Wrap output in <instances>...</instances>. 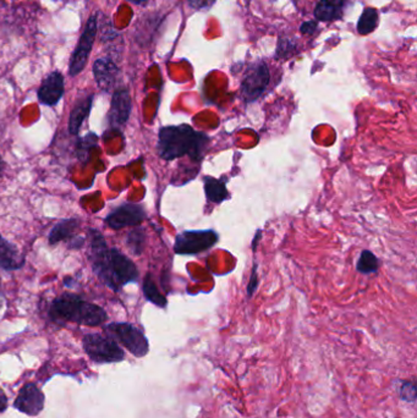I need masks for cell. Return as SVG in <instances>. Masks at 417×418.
<instances>
[{
	"mask_svg": "<svg viewBox=\"0 0 417 418\" xmlns=\"http://www.w3.org/2000/svg\"><path fill=\"white\" fill-rule=\"evenodd\" d=\"M259 279L257 275V263H254V268H252V273H251V277H250V282L248 285V297H252L254 294V291L257 290L259 286Z\"/></svg>",
	"mask_w": 417,
	"mask_h": 418,
	"instance_id": "cell-25",
	"label": "cell"
},
{
	"mask_svg": "<svg viewBox=\"0 0 417 418\" xmlns=\"http://www.w3.org/2000/svg\"><path fill=\"white\" fill-rule=\"evenodd\" d=\"M346 4L348 0H317L315 17L323 23L342 20Z\"/></svg>",
	"mask_w": 417,
	"mask_h": 418,
	"instance_id": "cell-16",
	"label": "cell"
},
{
	"mask_svg": "<svg viewBox=\"0 0 417 418\" xmlns=\"http://www.w3.org/2000/svg\"><path fill=\"white\" fill-rule=\"evenodd\" d=\"M49 316L53 322L59 324L70 322L87 327H98L108 319L107 312L101 306L91 304L70 293L60 295L51 301Z\"/></svg>",
	"mask_w": 417,
	"mask_h": 418,
	"instance_id": "cell-3",
	"label": "cell"
},
{
	"mask_svg": "<svg viewBox=\"0 0 417 418\" xmlns=\"http://www.w3.org/2000/svg\"><path fill=\"white\" fill-rule=\"evenodd\" d=\"M147 236L145 229L141 226H135V229H132L129 232L126 236V246L130 249V252L135 256H141L146 247Z\"/></svg>",
	"mask_w": 417,
	"mask_h": 418,
	"instance_id": "cell-19",
	"label": "cell"
},
{
	"mask_svg": "<svg viewBox=\"0 0 417 418\" xmlns=\"http://www.w3.org/2000/svg\"><path fill=\"white\" fill-rule=\"evenodd\" d=\"M87 238L92 271L107 288L118 293L125 285L139 280L140 273L135 263L119 249L108 247L101 232L90 229Z\"/></svg>",
	"mask_w": 417,
	"mask_h": 418,
	"instance_id": "cell-1",
	"label": "cell"
},
{
	"mask_svg": "<svg viewBox=\"0 0 417 418\" xmlns=\"http://www.w3.org/2000/svg\"><path fill=\"white\" fill-rule=\"evenodd\" d=\"M8 407V397L5 393L0 389V413H4Z\"/></svg>",
	"mask_w": 417,
	"mask_h": 418,
	"instance_id": "cell-29",
	"label": "cell"
},
{
	"mask_svg": "<svg viewBox=\"0 0 417 418\" xmlns=\"http://www.w3.org/2000/svg\"><path fill=\"white\" fill-rule=\"evenodd\" d=\"M97 16H98V12L93 14L87 20L85 29L81 34L78 45H76L73 56H71L70 64H69V75L71 77H76L78 75L81 74L84 71V69L86 68V65H87L88 57H90L92 47H93L95 40H96L97 32H98Z\"/></svg>",
	"mask_w": 417,
	"mask_h": 418,
	"instance_id": "cell-8",
	"label": "cell"
},
{
	"mask_svg": "<svg viewBox=\"0 0 417 418\" xmlns=\"http://www.w3.org/2000/svg\"><path fill=\"white\" fill-rule=\"evenodd\" d=\"M203 182H204V193L209 202L215 204H222L229 197L226 180H220L212 176H204Z\"/></svg>",
	"mask_w": 417,
	"mask_h": 418,
	"instance_id": "cell-18",
	"label": "cell"
},
{
	"mask_svg": "<svg viewBox=\"0 0 417 418\" xmlns=\"http://www.w3.org/2000/svg\"><path fill=\"white\" fill-rule=\"evenodd\" d=\"M147 213L141 204H124L119 206L106 217L104 223L114 230L135 228L146 221Z\"/></svg>",
	"mask_w": 417,
	"mask_h": 418,
	"instance_id": "cell-9",
	"label": "cell"
},
{
	"mask_svg": "<svg viewBox=\"0 0 417 418\" xmlns=\"http://www.w3.org/2000/svg\"><path fill=\"white\" fill-rule=\"evenodd\" d=\"M218 241L219 235L213 229L187 230L176 235L173 249L176 254L196 256L215 247Z\"/></svg>",
	"mask_w": 417,
	"mask_h": 418,
	"instance_id": "cell-5",
	"label": "cell"
},
{
	"mask_svg": "<svg viewBox=\"0 0 417 418\" xmlns=\"http://www.w3.org/2000/svg\"><path fill=\"white\" fill-rule=\"evenodd\" d=\"M378 23H379V15L374 8H365V10L362 12L359 23L356 25L357 32L366 36L368 34H372L374 29H377Z\"/></svg>",
	"mask_w": 417,
	"mask_h": 418,
	"instance_id": "cell-20",
	"label": "cell"
},
{
	"mask_svg": "<svg viewBox=\"0 0 417 418\" xmlns=\"http://www.w3.org/2000/svg\"><path fill=\"white\" fill-rule=\"evenodd\" d=\"M4 169H5V163H4V160H3L1 156H0V177L4 174Z\"/></svg>",
	"mask_w": 417,
	"mask_h": 418,
	"instance_id": "cell-30",
	"label": "cell"
},
{
	"mask_svg": "<svg viewBox=\"0 0 417 418\" xmlns=\"http://www.w3.org/2000/svg\"><path fill=\"white\" fill-rule=\"evenodd\" d=\"M84 350L91 360L99 363L123 361L125 352L117 341L101 334H87L82 340Z\"/></svg>",
	"mask_w": 417,
	"mask_h": 418,
	"instance_id": "cell-6",
	"label": "cell"
},
{
	"mask_svg": "<svg viewBox=\"0 0 417 418\" xmlns=\"http://www.w3.org/2000/svg\"><path fill=\"white\" fill-rule=\"evenodd\" d=\"M270 69L262 60L254 62L246 69L241 79V96L246 103H254L265 93L270 85Z\"/></svg>",
	"mask_w": 417,
	"mask_h": 418,
	"instance_id": "cell-7",
	"label": "cell"
},
{
	"mask_svg": "<svg viewBox=\"0 0 417 418\" xmlns=\"http://www.w3.org/2000/svg\"><path fill=\"white\" fill-rule=\"evenodd\" d=\"M108 338L125 346L134 356H146L150 351V343L145 334L130 323H110L104 327Z\"/></svg>",
	"mask_w": 417,
	"mask_h": 418,
	"instance_id": "cell-4",
	"label": "cell"
},
{
	"mask_svg": "<svg viewBox=\"0 0 417 418\" xmlns=\"http://www.w3.org/2000/svg\"><path fill=\"white\" fill-rule=\"evenodd\" d=\"M26 263L25 256L14 243L0 234V268L3 271H20Z\"/></svg>",
	"mask_w": 417,
	"mask_h": 418,
	"instance_id": "cell-14",
	"label": "cell"
},
{
	"mask_svg": "<svg viewBox=\"0 0 417 418\" xmlns=\"http://www.w3.org/2000/svg\"><path fill=\"white\" fill-rule=\"evenodd\" d=\"M301 34H313L317 31V23L316 21H307L301 25L300 27Z\"/></svg>",
	"mask_w": 417,
	"mask_h": 418,
	"instance_id": "cell-28",
	"label": "cell"
},
{
	"mask_svg": "<svg viewBox=\"0 0 417 418\" xmlns=\"http://www.w3.org/2000/svg\"><path fill=\"white\" fill-rule=\"evenodd\" d=\"M142 290H143V294H145L147 301L152 302L153 305L160 307V308H165L167 307L168 301L164 297V295L159 293L158 288H157L156 283L153 282L151 274H147L146 278H145Z\"/></svg>",
	"mask_w": 417,
	"mask_h": 418,
	"instance_id": "cell-21",
	"label": "cell"
},
{
	"mask_svg": "<svg viewBox=\"0 0 417 418\" xmlns=\"http://www.w3.org/2000/svg\"><path fill=\"white\" fill-rule=\"evenodd\" d=\"M86 240L87 238L85 236H80V235L76 234L73 238H69L68 241H67V246H68L69 249H82L85 246Z\"/></svg>",
	"mask_w": 417,
	"mask_h": 418,
	"instance_id": "cell-27",
	"label": "cell"
},
{
	"mask_svg": "<svg viewBox=\"0 0 417 418\" xmlns=\"http://www.w3.org/2000/svg\"><path fill=\"white\" fill-rule=\"evenodd\" d=\"M43 406L45 395L34 383L23 385L14 402L16 410L29 416H37L43 410Z\"/></svg>",
	"mask_w": 417,
	"mask_h": 418,
	"instance_id": "cell-11",
	"label": "cell"
},
{
	"mask_svg": "<svg viewBox=\"0 0 417 418\" xmlns=\"http://www.w3.org/2000/svg\"><path fill=\"white\" fill-rule=\"evenodd\" d=\"M128 1H130V3H134V4H137V5H139V4H143V3H146V1H148V0H128Z\"/></svg>",
	"mask_w": 417,
	"mask_h": 418,
	"instance_id": "cell-32",
	"label": "cell"
},
{
	"mask_svg": "<svg viewBox=\"0 0 417 418\" xmlns=\"http://www.w3.org/2000/svg\"><path fill=\"white\" fill-rule=\"evenodd\" d=\"M64 76L59 71H53L47 75L45 79L42 81L37 97L40 104L47 107H54L64 96Z\"/></svg>",
	"mask_w": 417,
	"mask_h": 418,
	"instance_id": "cell-12",
	"label": "cell"
},
{
	"mask_svg": "<svg viewBox=\"0 0 417 418\" xmlns=\"http://www.w3.org/2000/svg\"><path fill=\"white\" fill-rule=\"evenodd\" d=\"M209 143L211 137L207 134L195 130L190 125H169L159 129L157 152L167 162L185 156L201 162Z\"/></svg>",
	"mask_w": 417,
	"mask_h": 418,
	"instance_id": "cell-2",
	"label": "cell"
},
{
	"mask_svg": "<svg viewBox=\"0 0 417 418\" xmlns=\"http://www.w3.org/2000/svg\"><path fill=\"white\" fill-rule=\"evenodd\" d=\"M64 284L68 286V288H71L73 286V280L71 278H65V280H64Z\"/></svg>",
	"mask_w": 417,
	"mask_h": 418,
	"instance_id": "cell-31",
	"label": "cell"
},
{
	"mask_svg": "<svg viewBox=\"0 0 417 418\" xmlns=\"http://www.w3.org/2000/svg\"><path fill=\"white\" fill-rule=\"evenodd\" d=\"M98 147V136L93 132L87 134L85 137L80 138L76 147V156L80 160H87L88 152L93 148Z\"/></svg>",
	"mask_w": 417,
	"mask_h": 418,
	"instance_id": "cell-23",
	"label": "cell"
},
{
	"mask_svg": "<svg viewBox=\"0 0 417 418\" xmlns=\"http://www.w3.org/2000/svg\"><path fill=\"white\" fill-rule=\"evenodd\" d=\"M93 98H95V95H87V96L80 98L78 99V102L75 103L70 116H69L68 129L71 135H79L81 126L90 115L91 109L93 106Z\"/></svg>",
	"mask_w": 417,
	"mask_h": 418,
	"instance_id": "cell-15",
	"label": "cell"
},
{
	"mask_svg": "<svg viewBox=\"0 0 417 418\" xmlns=\"http://www.w3.org/2000/svg\"><path fill=\"white\" fill-rule=\"evenodd\" d=\"M378 268H379V260L376 257V254L368 249H364L356 263L357 271L361 274L368 275V274L377 273Z\"/></svg>",
	"mask_w": 417,
	"mask_h": 418,
	"instance_id": "cell-22",
	"label": "cell"
},
{
	"mask_svg": "<svg viewBox=\"0 0 417 418\" xmlns=\"http://www.w3.org/2000/svg\"><path fill=\"white\" fill-rule=\"evenodd\" d=\"M132 109V101L129 90L126 88H119L112 97L110 109L108 112V126L112 130H120L128 123Z\"/></svg>",
	"mask_w": 417,
	"mask_h": 418,
	"instance_id": "cell-10",
	"label": "cell"
},
{
	"mask_svg": "<svg viewBox=\"0 0 417 418\" xmlns=\"http://www.w3.org/2000/svg\"><path fill=\"white\" fill-rule=\"evenodd\" d=\"M187 4L195 10H208L209 8L215 5L217 0H187Z\"/></svg>",
	"mask_w": 417,
	"mask_h": 418,
	"instance_id": "cell-26",
	"label": "cell"
},
{
	"mask_svg": "<svg viewBox=\"0 0 417 418\" xmlns=\"http://www.w3.org/2000/svg\"><path fill=\"white\" fill-rule=\"evenodd\" d=\"M80 225H81V221L79 218H67V219L58 221L49 232L48 243L49 245H57L62 241L67 243L69 238L76 235V230L79 229Z\"/></svg>",
	"mask_w": 417,
	"mask_h": 418,
	"instance_id": "cell-17",
	"label": "cell"
},
{
	"mask_svg": "<svg viewBox=\"0 0 417 418\" xmlns=\"http://www.w3.org/2000/svg\"><path fill=\"white\" fill-rule=\"evenodd\" d=\"M118 74L117 64L109 58H99L93 64V76L97 86L104 92L113 90Z\"/></svg>",
	"mask_w": 417,
	"mask_h": 418,
	"instance_id": "cell-13",
	"label": "cell"
},
{
	"mask_svg": "<svg viewBox=\"0 0 417 418\" xmlns=\"http://www.w3.org/2000/svg\"><path fill=\"white\" fill-rule=\"evenodd\" d=\"M1 305H3V299H1V278H0V308Z\"/></svg>",
	"mask_w": 417,
	"mask_h": 418,
	"instance_id": "cell-33",
	"label": "cell"
},
{
	"mask_svg": "<svg viewBox=\"0 0 417 418\" xmlns=\"http://www.w3.org/2000/svg\"><path fill=\"white\" fill-rule=\"evenodd\" d=\"M399 397L403 402L415 404L417 400V386L415 380H403L399 386Z\"/></svg>",
	"mask_w": 417,
	"mask_h": 418,
	"instance_id": "cell-24",
	"label": "cell"
}]
</instances>
